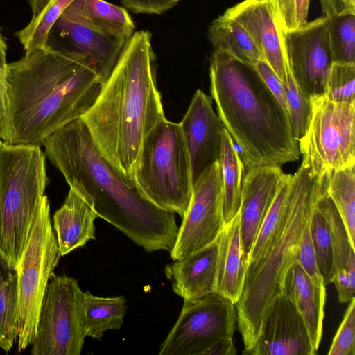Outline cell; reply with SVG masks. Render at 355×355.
Listing matches in <instances>:
<instances>
[{"mask_svg": "<svg viewBox=\"0 0 355 355\" xmlns=\"http://www.w3.org/2000/svg\"><path fill=\"white\" fill-rule=\"evenodd\" d=\"M340 303L349 302L354 297L355 270L347 269L336 272L332 279Z\"/></svg>", "mask_w": 355, "mask_h": 355, "instance_id": "cell-40", "label": "cell"}, {"mask_svg": "<svg viewBox=\"0 0 355 355\" xmlns=\"http://www.w3.org/2000/svg\"><path fill=\"white\" fill-rule=\"evenodd\" d=\"M219 162L223 187V217L226 224L239 211L244 165L232 138L225 129Z\"/></svg>", "mask_w": 355, "mask_h": 355, "instance_id": "cell-27", "label": "cell"}, {"mask_svg": "<svg viewBox=\"0 0 355 355\" xmlns=\"http://www.w3.org/2000/svg\"><path fill=\"white\" fill-rule=\"evenodd\" d=\"M282 293L292 302L302 318L313 349L316 352L322 335L325 286L314 284L295 262L286 272Z\"/></svg>", "mask_w": 355, "mask_h": 355, "instance_id": "cell-20", "label": "cell"}, {"mask_svg": "<svg viewBox=\"0 0 355 355\" xmlns=\"http://www.w3.org/2000/svg\"><path fill=\"white\" fill-rule=\"evenodd\" d=\"M325 191L339 212L352 241L355 244L354 165L333 171L326 177Z\"/></svg>", "mask_w": 355, "mask_h": 355, "instance_id": "cell-28", "label": "cell"}, {"mask_svg": "<svg viewBox=\"0 0 355 355\" xmlns=\"http://www.w3.org/2000/svg\"><path fill=\"white\" fill-rule=\"evenodd\" d=\"M309 228L318 268L326 286L331 283L334 275V245L329 223L317 205Z\"/></svg>", "mask_w": 355, "mask_h": 355, "instance_id": "cell-32", "label": "cell"}, {"mask_svg": "<svg viewBox=\"0 0 355 355\" xmlns=\"http://www.w3.org/2000/svg\"><path fill=\"white\" fill-rule=\"evenodd\" d=\"M44 153L70 188L146 252H170L178 227L174 213L155 205L101 154L82 118L51 134Z\"/></svg>", "mask_w": 355, "mask_h": 355, "instance_id": "cell-2", "label": "cell"}, {"mask_svg": "<svg viewBox=\"0 0 355 355\" xmlns=\"http://www.w3.org/2000/svg\"><path fill=\"white\" fill-rule=\"evenodd\" d=\"M49 182L41 146L0 144V252L16 266Z\"/></svg>", "mask_w": 355, "mask_h": 355, "instance_id": "cell-6", "label": "cell"}, {"mask_svg": "<svg viewBox=\"0 0 355 355\" xmlns=\"http://www.w3.org/2000/svg\"><path fill=\"white\" fill-rule=\"evenodd\" d=\"M317 207L329 223L334 245V274L338 271L355 269L354 245L339 212L325 191V186L318 200Z\"/></svg>", "mask_w": 355, "mask_h": 355, "instance_id": "cell-29", "label": "cell"}, {"mask_svg": "<svg viewBox=\"0 0 355 355\" xmlns=\"http://www.w3.org/2000/svg\"><path fill=\"white\" fill-rule=\"evenodd\" d=\"M6 112L1 140L42 146L51 134L81 118L103 86L91 58L48 44L6 69Z\"/></svg>", "mask_w": 355, "mask_h": 355, "instance_id": "cell-1", "label": "cell"}, {"mask_svg": "<svg viewBox=\"0 0 355 355\" xmlns=\"http://www.w3.org/2000/svg\"><path fill=\"white\" fill-rule=\"evenodd\" d=\"M151 38L141 30L128 40L95 103L81 117L101 154L133 183L145 138L166 119Z\"/></svg>", "mask_w": 355, "mask_h": 355, "instance_id": "cell-3", "label": "cell"}, {"mask_svg": "<svg viewBox=\"0 0 355 355\" xmlns=\"http://www.w3.org/2000/svg\"><path fill=\"white\" fill-rule=\"evenodd\" d=\"M240 24L247 31L262 59L286 83L291 71L285 46V33L281 28L272 0H243L223 13Z\"/></svg>", "mask_w": 355, "mask_h": 355, "instance_id": "cell-17", "label": "cell"}, {"mask_svg": "<svg viewBox=\"0 0 355 355\" xmlns=\"http://www.w3.org/2000/svg\"><path fill=\"white\" fill-rule=\"evenodd\" d=\"M54 26L60 35L69 42L71 47L67 49L91 58L103 84L114 68L128 40L112 36L93 24L86 14L84 0H73L60 15Z\"/></svg>", "mask_w": 355, "mask_h": 355, "instance_id": "cell-14", "label": "cell"}, {"mask_svg": "<svg viewBox=\"0 0 355 355\" xmlns=\"http://www.w3.org/2000/svg\"><path fill=\"white\" fill-rule=\"evenodd\" d=\"M97 218L91 205L70 188L63 205L53 217L60 257L96 239L94 220Z\"/></svg>", "mask_w": 355, "mask_h": 355, "instance_id": "cell-22", "label": "cell"}, {"mask_svg": "<svg viewBox=\"0 0 355 355\" xmlns=\"http://www.w3.org/2000/svg\"><path fill=\"white\" fill-rule=\"evenodd\" d=\"M171 3L175 6L181 0H170Z\"/></svg>", "mask_w": 355, "mask_h": 355, "instance_id": "cell-45", "label": "cell"}, {"mask_svg": "<svg viewBox=\"0 0 355 355\" xmlns=\"http://www.w3.org/2000/svg\"><path fill=\"white\" fill-rule=\"evenodd\" d=\"M302 318L283 293L275 295L263 315L259 336L249 355H313Z\"/></svg>", "mask_w": 355, "mask_h": 355, "instance_id": "cell-15", "label": "cell"}, {"mask_svg": "<svg viewBox=\"0 0 355 355\" xmlns=\"http://www.w3.org/2000/svg\"><path fill=\"white\" fill-rule=\"evenodd\" d=\"M73 0H28L31 19L15 35L25 53L45 48L49 44L51 29L63 11Z\"/></svg>", "mask_w": 355, "mask_h": 355, "instance_id": "cell-26", "label": "cell"}, {"mask_svg": "<svg viewBox=\"0 0 355 355\" xmlns=\"http://www.w3.org/2000/svg\"><path fill=\"white\" fill-rule=\"evenodd\" d=\"M285 46L291 72L303 94L309 98L324 94L333 63L327 17H320L285 33Z\"/></svg>", "mask_w": 355, "mask_h": 355, "instance_id": "cell-13", "label": "cell"}, {"mask_svg": "<svg viewBox=\"0 0 355 355\" xmlns=\"http://www.w3.org/2000/svg\"><path fill=\"white\" fill-rule=\"evenodd\" d=\"M327 31L333 62L355 64V15L327 17Z\"/></svg>", "mask_w": 355, "mask_h": 355, "instance_id": "cell-33", "label": "cell"}, {"mask_svg": "<svg viewBox=\"0 0 355 355\" xmlns=\"http://www.w3.org/2000/svg\"><path fill=\"white\" fill-rule=\"evenodd\" d=\"M254 67L282 107L288 112L283 84L274 71L263 60L258 61Z\"/></svg>", "mask_w": 355, "mask_h": 355, "instance_id": "cell-39", "label": "cell"}, {"mask_svg": "<svg viewBox=\"0 0 355 355\" xmlns=\"http://www.w3.org/2000/svg\"><path fill=\"white\" fill-rule=\"evenodd\" d=\"M60 255L53 231L50 204L44 196L29 239L17 265L18 352L31 345L49 280Z\"/></svg>", "mask_w": 355, "mask_h": 355, "instance_id": "cell-8", "label": "cell"}, {"mask_svg": "<svg viewBox=\"0 0 355 355\" xmlns=\"http://www.w3.org/2000/svg\"><path fill=\"white\" fill-rule=\"evenodd\" d=\"M236 323L235 304L216 292L184 300L180 314L159 354L207 355L215 345L233 338Z\"/></svg>", "mask_w": 355, "mask_h": 355, "instance_id": "cell-10", "label": "cell"}, {"mask_svg": "<svg viewBox=\"0 0 355 355\" xmlns=\"http://www.w3.org/2000/svg\"><path fill=\"white\" fill-rule=\"evenodd\" d=\"M18 330V270L0 252V348L10 351Z\"/></svg>", "mask_w": 355, "mask_h": 355, "instance_id": "cell-25", "label": "cell"}, {"mask_svg": "<svg viewBox=\"0 0 355 355\" xmlns=\"http://www.w3.org/2000/svg\"><path fill=\"white\" fill-rule=\"evenodd\" d=\"M324 16L355 15V0H319Z\"/></svg>", "mask_w": 355, "mask_h": 355, "instance_id": "cell-42", "label": "cell"}, {"mask_svg": "<svg viewBox=\"0 0 355 355\" xmlns=\"http://www.w3.org/2000/svg\"><path fill=\"white\" fill-rule=\"evenodd\" d=\"M311 116L298 140L302 164L320 179L355 164V103L333 101L324 94L309 98Z\"/></svg>", "mask_w": 355, "mask_h": 355, "instance_id": "cell-9", "label": "cell"}, {"mask_svg": "<svg viewBox=\"0 0 355 355\" xmlns=\"http://www.w3.org/2000/svg\"><path fill=\"white\" fill-rule=\"evenodd\" d=\"M126 309V300L123 295L103 297L83 291L79 311L85 336L100 339L106 331L120 329Z\"/></svg>", "mask_w": 355, "mask_h": 355, "instance_id": "cell-23", "label": "cell"}, {"mask_svg": "<svg viewBox=\"0 0 355 355\" xmlns=\"http://www.w3.org/2000/svg\"><path fill=\"white\" fill-rule=\"evenodd\" d=\"M1 142H2V141H1V139H0V144H1Z\"/></svg>", "mask_w": 355, "mask_h": 355, "instance_id": "cell-46", "label": "cell"}, {"mask_svg": "<svg viewBox=\"0 0 355 355\" xmlns=\"http://www.w3.org/2000/svg\"><path fill=\"white\" fill-rule=\"evenodd\" d=\"M134 182L157 207L183 217L193 191L191 164L179 123L166 119L145 138Z\"/></svg>", "mask_w": 355, "mask_h": 355, "instance_id": "cell-7", "label": "cell"}, {"mask_svg": "<svg viewBox=\"0 0 355 355\" xmlns=\"http://www.w3.org/2000/svg\"><path fill=\"white\" fill-rule=\"evenodd\" d=\"M324 94L340 103H355V64L333 62L326 81Z\"/></svg>", "mask_w": 355, "mask_h": 355, "instance_id": "cell-35", "label": "cell"}, {"mask_svg": "<svg viewBox=\"0 0 355 355\" xmlns=\"http://www.w3.org/2000/svg\"><path fill=\"white\" fill-rule=\"evenodd\" d=\"M207 36L214 50L226 52L252 66L263 60L243 27L224 14L214 19L208 27Z\"/></svg>", "mask_w": 355, "mask_h": 355, "instance_id": "cell-24", "label": "cell"}, {"mask_svg": "<svg viewBox=\"0 0 355 355\" xmlns=\"http://www.w3.org/2000/svg\"><path fill=\"white\" fill-rule=\"evenodd\" d=\"M218 245L217 239L206 247L175 260L164 268L172 289L183 300H195L216 292Z\"/></svg>", "mask_w": 355, "mask_h": 355, "instance_id": "cell-19", "label": "cell"}, {"mask_svg": "<svg viewBox=\"0 0 355 355\" xmlns=\"http://www.w3.org/2000/svg\"><path fill=\"white\" fill-rule=\"evenodd\" d=\"M189 155L193 186L212 164L220 160L224 126L210 96L198 89L179 123Z\"/></svg>", "mask_w": 355, "mask_h": 355, "instance_id": "cell-16", "label": "cell"}, {"mask_svg": "<svg viewBox=\"0 0 355 355\" xmlns=\"http://www.w3.org/2000/svg\"><path fill=\"white\" fill-rule=\"evenodd\" d=\"M324 186L325 178L313 176L301 164L292 175L287 207L279 229L259 258L248 266L242 293L235 304L244 354H248L257 340L269 303L282 293L286 271L297 261L300 241Z\"/></svg>", "mask_w": 355, "mask_h": 355, "instance_id": "cell-5", "label": "cell"}, {"mask_svg": "<svg viewBox=\"0 0 355 355\" xmlns=\"http://www.w3.org/2000/svg\"><path fill=\"white\" fill-rule=\"evenodd\" d=\"M83 291L76 279L52 276L44 297L32 355H80L86 337L80 323Z\"/></svg>", "mask_w": 355, "mask_h": 355, "instance_id": "cell-11", "label": "cell"}, {"mask_svg": "<svg viewBox=\"0 0 355 355\" xmlns=\"http://www.w3.org/2000/svg\"><path fill=\"white\" fill-rule=\"evenodd\" d=\"M6 44L4 42L3 38L0 34V71L6 73V69L7 66L6 62Z\"/></svg>", "mask_w": 355, "mask_h": 355, "instance_id": "cell-44", "label": "cell"}, {"mask_svg": "<svg viewBox=\"0 0 355 355\" xmlns=\"http://www.w3.org/2000/svg\"><path fill=\"white\" fill-rule=\"evenodd\" d=\"M216 292L234 304L242 293L248 261L242 245L239 211L220 232Z\"/></svg>", "mask_w": 355, "mask_h": 355, "instance_id": "cell-21", "label": "cell"}, {"mask_svg": "<svg viewBox=\"0 0 355 355\" xmlns=\"http://www.w3.org/2000/svg\"><path fill=\"white\" fill-rule=\"evenodd\" d=\"M225 223L220 162L207 168L193 186L189 205L178 228L171 258H184L214 242Z\"/></svg>", "mask_w": 355, "mask_h": 355, "instance_id": "cell-12", "label": "cell"}, {"mask_svg": "<svg viewBox=\"0 0 355 355\" xmlns=\"http://www.w3.org/2000/svg\"><path fill=\"white\" fill-rule=\"evenodd\" d=\"M134 13L161 15L174 6L170 0H121Z\"/></svg>", "mask_w": 355, "mask_h": 355, "instance_id": "cell-41", "label": "cell"}, {"mask_svg": "<svg viewBox=\"0 0 355 355\" xmlns=\"http://www.w3.org/2000/svg\"><path fill=\"white\" fill-rule=\"evenodd\" d=\"M291 179L292 175L284 174L257 235L250 254L248 264L254 262L259 258L270 244L277 231L279 229L287 207Z\"/></svg>", "mask_w": 355, "mask_h": 355, "instance_id": "cell-31", "label": "cell"}, {"mask_svg": "<svg viewBox=\"0 0 355 355\" xmlns=\"http://www.w3.org/2000/svg\"><path fill=\"white\" fill-rule=\"evenodd\" d=\"M209 78L218 116L248 169L299 159L288 114L254 66L214 50Z\"/></svg>", "mask_w": 355, "mask_h": 355, "instance_id": "cell-4", "label": "cell"}, {"mask_svg": "<svg viewBox=\"0 0 355 355\" xmlns=\"http://www.w3.org/2000/svg\"><path fill=\"white\" fill-rule=\"evenodd\" d=\"M309 224L304 230L299 243L297 262L314 284L318 286H324L317 265Z\"/></svg>", "mask_w": 355, "mask_h": 355, "instance_id": "cell-38", "label": "cell"}, {"mask_svg": "<svg viewBox=\"0 0 355 355\" xmlns=\"http://www.w3.org/2000/svg\"><path fill=\"white\" fill-rule=\"evenodd\" d=\"M84 6L90 21L106 33L128 40L135 33L134 21L125 7L105 0H84Z\"/></svg>", "mask_w": 355, "mask_h": 355, "instance_id": "cell-30", "label": "cell"}, {"mask_svg": "<svg viewBox=\"0 0 355 355\" xmlns=\"http://www.w3.org/2000/svg\"><path fill=\"white\" fill-rule=\"evenodd\" d=\"M6 73L0 71V139L3 134L6 112Z\"/></svg>", "mask_w": 355, "mask_h": 355, "instance_id": "cell-43", "label": "cell"}, {"mask_svg": "<svg viewBox=\"0 0 355 355\" xmlns=\"http://www.w3.org/2000/svg\"><path fill=\"white\" fill-rule=\"evenodd\" d=\"M272 2L284 33L307 24L311 0H272Z\"/></svg>", "mask_w": 355, "mask_h": 355, "instance_id": "cell-36", "label": "cell"}, {"mask_svg": "<svg viewBox=\"0 0 355 355\" xmlns=\"http://www.w3.org/2000/svg\"><path fill=\"white\" fill-rule=\"evenodd\" d=\"M284 174L281 167L260 166L248 169L242 180L240 230L248 264L257 235Z\"/></svg>", "mask_w": 355, "mask_h": 355, "instance_id": "cell-18", "label": "cell"}, {"mask_svg": "<svg viewBox=\"0 0 355 355\" xmlns=\"http://www.w3.org/2000/svg\"><path fill=\"white\" fill-rule=\"evenodd\" d=\"M282 84L293 134L298 141L308 126L311 112V103L297 85L291 71L288 73L286 83Z\"/></svg>", "mask_w": 355, "mask_h": 355, "instance_id": "cell-34", "label": "cell"}, {"mask_svg": "<svg viewBox=\"0 0 355 355\" xmlns=\"http://www.w3.org/2000/svg\"><path fill=\"white\" fill-rule=\"evenodd\" d=\"M329 355L355 354V298H352L335 335Z\"/></svg>", "mask_w": 355, "mask_h": 355, "instance_id": "cell-37", "label": "cell"}]
</instances>
